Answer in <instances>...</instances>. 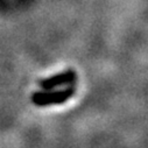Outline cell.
<instances>
[{
	"mask_svg": "<svg viewBox=\"0 0 148 148\" xmlns=\"http://www.w3.org/2000/svg\"><path fill=\"white\" fill-rule=\"evenodd\" d=\"M72 93H73L72 88H69L62 91H55V92H36L33 95V103L39 106L60 104L65 101L70 96H72Z\"/></svg>",
	"mask_w": 148,
	"mask_h": 148,
	"instance_id": "1",
	"label": "cell"
},
{
	"mask_svg": "<svg viewBox=\"0 0 148 148\" xmlns=\"http://www.w3.org/2000/svg\"><path fill=\"white\" fill-rule=\"evenodd\" d=\"M75 78H76L75 72L68 71V72H64V73H60V75H57V76L50 77V78H48V79L41 81L40 85H41L42 89H45V90H50V89H53V88H55V86H58V85H62V84L72 82Z\"/></svg>",
	"mask_w": 148,
	"mask_h": 148,
	"instance_id": "2",
	"label": "cell"
}]
</instances>
